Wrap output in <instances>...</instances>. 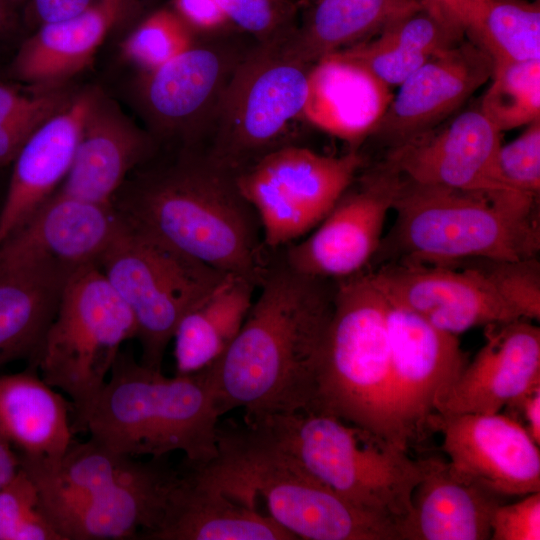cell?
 <instances>
[{
    "label": "cell",
    "instance_id": "cell-1",
    "mask_svg": "<svg viewBox=\"0 0 540 540\" xmlns=\"http://www.w3.org/2000/svg\"><path fill=\"white\" fill-rule=\"evenodd\" d=\"M327 282L284 260L269 266L234 341L202 370L222 415L241 408L252 421L310 410L333 310Z\"/></svg>",
    "mask_w": 540,
    "mask_h": 540
},
{
    "label": "cell",
    "instance_id": "cell-2",
    "mask_svg": "<svg viewBox=\"0 0 540 540\" xmlns=\"http://www.w3.org/2000/svg\"><path fill=\"white\" fill-rule=\"evenodd\" d=\"M113 206L128 226L217 271L257 286L268 271L258 218L235 175L194 147H184L172 162L130 176Z\"/></svg>",
    "mask_w": 540,
    "mask_h": 540
},
{
    "label": "cell",
    "instance_id": "cell-3",
    "mask_svg": "<svg viewBox=\"0 0 540 540\" xmlns=\"http://www.w3.org/2000/svg\"><path fill=\"white\" fill-rule=\"evenodd\" d=\"M221 416L202 371L168 377L121 350L82 432L137 458L180 451L187 465L199 467L217 456Z\"/></svg>",
    "mask_w": 540,
    "mask_h": 540
},
{
    "label": "cell",
    "instance_id": "cell-4",
    "mask_svg": "<svg viewBox=\"0 0 540 540\" xmlns=\"http://www.w3.org/2000/svg\"><path fill=\"white\" fill-rule=\"evenodd\" d=\"M537 198L512 189L461 190L401 176L392 206L393 238L404 262L455 265L535 257Z\"/></svg>",
    "mask_w": 540,
    "mask_h": 540
},
{
    "label": "cell",
    "instance_id": "cell-5",
    "mask_svg": "<svg viewBox=\"0 0 540 540\" xmlns=\"http://www.w3.org/2000/svg\"><path fill=\"white\" fill-rule=\"evenodd\" d=\"M226 492L255 504L296 539L398 540L397 525L338 496L253 425L218 426V453L197 467Z\"/></svg>",
    "mask_w": 540,
    "mask_h": 540
},
{
    "label": "cell",
    "instance_id": "cell-6",
    "mask_svg": "<svg viewBox=\"0 0 540 540\" xmlns=\"http://www.w3.org/2000/svg\"><path fill=\"white\" fill-rule=\"evenodd\" d=\"M245 422L352 505L394 522L397 528L409 514L421 469L408 451L337 417L314 411Z\"/></svg>",
    "mask_w": 540,
    "mask_h": 540
},
{
    "label": "cell",
    "instance_id": "cell-7",
    "mask_svg": "<svg viewBox=\"0 0 540 540\" xmlns=\"http://www.w3.org/2000/svg\"><path fill=\"white\" fill-rule=\"evenodd\" d=\"M308 411L337 417L403 449L391 412L387 301L370 272L336 281Z\"/></svg>",
    "mask_w": 540,
    "mask_h": 540
},
{
    "label": "cell",
    "instance_id": "cell-8",
    "mask_svg": "<svg viewBox=\"0 0 540 540\" xmlns=\"http://www.w3.org/2000/svg\"><path fill=\"white\" fill-rule=\"evenodd\" d=\"M295 30L250 47L233 72L212 118L204 153L213 164L235 176L268 153L288 145L290 125L303 119L314 64L298 50Z\"/></svg>",
    "mask_w": 540,
    "mask_h": 540
},
{
    "label": "cell",
    "instance_id": "cell-9",
    "mask_svg": "<svg viewBox=\"0 0 540 540\" xmlns=\"http://www.w3.org/2000/svg\"><path fill=\"white\" fill-rule=\"evenodd\" d=\"M136 334L132 312L98 265L69 277L35 366L46 383L69 397L74 434L82 432L122 345Z\"/></svg>",
    "mask_w": 540,
    "mask_h": 540
},
{
    "label": "cell",
    "instance_id": "cell-10",
    "mask_svg": "<svg viewBox=\"0 0 540 540\" xmlns=\"http://www.w3.org/2000/svg\"><path fill=\"white\" fill-rule=\"evenodd\" d=\"M98 267L132 312L140 362L154 369L182 314L227 275L126 223Z\"/></svg>",
    "mask_w": 540,
    "mask_h": 540
},
{
    "label": "cell",
    "instance_id": "cell-11",
    "mask_svg": "<svg viewBox=\"0 0 540 540\" xmlns=\"http://www.w3.org/2000/svg\"><path fill=\"white\" fill-rule=\"evenodd\" d=\"M363 163L355 149L328 156L288 144L238 173L235 180L258 218L264 245L277 249L315 228Z\"/></svg>",
    "mask_w": 540,
    "mask_h": 540
},
{
    "label": "cell",
    "instance_id": "cell-12",
    "mask_svg": "<svg viewBox=\"0 0 540 540\" xmlns=\"http://www.w3.org/2000/svg\"><path fill=\"white\" fill-rule=\"evenodd\" d=\"M386 301L391 412L399 444L408 451L428 429L437 398L469 360L457 335L434 327L387 298Z\"/></svg>",
    "mask_w": 540,
    "mask_h": 540
},
{
    "label": "cell",
    "instance_id": "cell-13",
    "mask_svg": "<svg viewBox=\"0 0 540 540\" xmlns=\"http://www.w3.org/2000/svg\"><path fill=\"white\" fill-rule=\"evenodd\" d=\"M249 49L195 42L166 64L142 71L137 96L154 135L179 140L184 147L206 137L222 94Z\"/></svg>",
    "mask_w": 540,
    "mask_h": 540
},
{
    "label": "cell",
    "instance_id": "cell-14",
    "mask_svg": "<svg viewBox=\"0 0 540 540\" xmlns=\"http://www.w3.org/2000/svg\"><path fill=\"white\" fill-rule=\"evenodd\" d=\"M401 175L384 164L341 196L305 239L290 244L284 261L298 273L335 281L364 271L382 242Z\"/></svg>",
    "mask_w": 540,
    "mask_h": 540
},
{
    "label": "cell",
    "instance_id": "cell-15",
    "mask_svg": "<svg viewBox=\"0 0 540 540\" xmlns=\"http://www.w3.org/2000/svg\"><path fill=\"white\" fill-rule=\"evenodd\" d=\"M124 226L113 204L55 192L0 243V277L38 269L72 275L98 265Z\"/></svg>",
    "mask_w": 540,
    "mask_h": 540
},
{
    "label": "cell",
    "instance_id": "cell-16",
    "mask_svg": "<svg viewBox=\"0 0 540 540\" xmlns=\"http://www.w3.org/2000/svg\"><path fill=\"white\" fill-rule=\"evenodd\" d=\"M428 429L460 477L501 498L540 491L539 446L507 414H433Z\"/></svg>",
    "mask_w": 540,
    "mask_h": 540
},
{
    "label": "cell",
    "instance_id": "cell-17",
    "mask_svg": "<svg viewBox=\"0 0 540 540\" xmlns=\"http://www.w3.org/2000/svg\"><path fill=\"white\" fill-rule=\"evenodd\" d=\"M501 145L502 132L478 107L391 148L385 163L421 184L471 191L515 190L499 169Z\"/></svg>",
    "mask_w": 540,
    "mask_h": 540
},
{
    "label": "cell",
    "instance_id": "cell-18",
    "mask_svg": "<svg viewBox=\"0 0 540 540\" xmlns=\"http://www.w3.org/2000/svg\"><path fill=\"white\" fill-rule=\"evenodd\" d=\"M370 273L387 299L447 333L519 319L469 264L456 268L401 261Z\"/></svg>",
    "mask_w": 540,
    "mask_h": 540
},
{
    "label": "cell",
    "instance_id": "cell-19",
    "mask_svg": "<svg viewBox=\"0 0 540 540\" xmlns=\"http://www.w3.org/2000/svg\"><path fill=\"white\" fill-rule=\"evenodd\" d=\"M493 61L464 38L427 59L400 85L372 136L391 148L442 124L492 75Z\"/></svg>",
    "mask_w": 540,
    "mask_h": 540
},
{
    "label": "cell",
    "instance_id": "cell-20",
    "mask_svg": "<svg viewBox=\"0 0 540 540\" xmlns=\"http://www.w3.org/2000/svg\"><path fill=\"white\" fill-rule=\"evenodd\" d=\"M540 386V329L526 319L484 326V343L435 402V413H498Z\"/></svg>",
    "mask_w": 540,
    "mask_h": 540
},
{
    "label": "cell",
    "instance_id": "cell-21",
    "mask_svg": "<svg viewBox=\"0 0 540 540\" xmlns=\"http://www.w3.org/2000/svg\"><path fill=\"white\" fill-rule=\"evenodd\" d=\"M180 478L178 471L150 484L96 494L37 486L62 540H146L160 527Z\"/></svg>",
    "mask_w": 540,
    "mask_h": 540
},
{
    "label": "cell",
    "instance_id": "cell-22",
    "mask_svg": "<svg viewBox=\"0 0 540 540\" xmlns=\"http://www.w3.org/2000/svg\"><path fill=\"white\" fill-rule=\"evenodd\" d=\"M155 148V138L97 89L82 124L71 168L56 192L113 204L132 171L147 162Z\"/></svg>",
    "mask_w": 540,
    "mask_h": 540
},
{
    "label": "cell",
    "instance_id": "cell-23",
    "mask_svg": "<svg viewBox=\"0 0 540 540\" xmlns=\"http://www.w3.org/2000/svg\"><path fill=\"white\" fill-rule=\"evenodd\" d=\"M96 91L91 88L73 95L38 127L17 154L0 209V243L39 209L66 178Z\"/></svg>",
    "mask_w": 540,
    "mask_h": 540
},
{
    "label": "cell",
    "instance_id": "cell-24",
    "mask_svg": "<svg viewBox=\"0 0 540 540\" xmlns=\"http://www.w3.org/2000/svg\"><path fill=\"white\" fill-rule=\"evenodd\" d=\"M72 403L37 367L0 375V433L27 471L55 470L74 440Z\"/></svg>",
    "mask_w": 540,
    "mask_h": 540
},
{
    "label": "cell",
    "instance_id": "cell-25",
    "mask_svg": "<svg viewBox=\"0 0 540 540\" xmlns=\"http://www.w3.org/2000/svg\"><path fill=\"white\" fill-rule=\"evenodd\" d=\"M421 476L399 540H490L491 519L501 497L457 475L446 459H418Z\"/></svg>",
    "mask_w": 540,
    "mask_h": 540
},
{
    "label": "cell",
    "instance_id": "cell-26",
    "mask_svg": "<svg viewBox=\"0 0 540 540\" xmlns=\"http://www.w3.org/2000/svg\"><path fill=\"white\" fill-rule=\"evenodd\" d=\"M268 514L188 465L160 527L146 540H293Z\"/></svg>",
    "mask_w": 540,
    "mask_h": 540
},
{
    "label": "cell",
    "instance_id": "cell-27",
    "mask_svg": "<svg viewBox=\"0 0 540 540\" xmlns=\"http://www.w3.org/2000/svg\"><path fill=\"white\" fill-rule=\"evenodd\" d=\"M393 95L361 65L339 53L311 68L303 119L351 146L372 136Z\"/></svg>",
    "mask_w": 540,
    "mask_h": 540
},
{
    "label": "cell",
    "instance_id": "cell-28",
    "mask_svg": "<svg viewBox=\"0 0 540 540\" xmlns=\"http://www.w3.org/2000/svg\"><path fill=\"white\" fill-rule=\"evenodd\" d=\"M129 13L121 0H98L76 16L40 24L14 56L12 76L30 85L62 84L91 63L107 33Z\"/></svg>",
    "mask_w": 540,
    "mask_h": 540
},
{
    "label": "cell",
    "instance_id": "cell-29",
    "mask_svg": "<svg viewBox=\"0 0 540 540\" xmlns=\"http://www.w3.org/2000/svg\"><path fill=\"white\" fill-rule=\"evenodd\" d=\"M465 38L460 25L441 7L420 0L373 38L340 55L368 70L387 86H399L432 55Z\"/></svg>",
    "mask_w": 540,
    "mask_h": 540
},
{
    "label": "cell",
    "instance_id": "cell-30",
    "mask_svg": "<svg viewBox=\"0 0 540 540\" xmlns=\"http://www.w3.org/2000/svg\"><path fill=\"white\" fill-rule=\"evenodd\" d=\"M256 286L227 274L182 314L172 337L176 374L200 372L222 357L246 319Z\"/></svg>",
    "mask_w": 540,
    "mask_h": 540
},
{
    "label": "cell",
    "instance_id": "cell-31",
    "mask_svg": "<svg viewBox=\"0 0 540 540\" xmlns=\"http://www.w3.org/2000/svg\"><path fill=\"white\" fill-rule=\"evenodd\" d=\"M70 276L39 269L0 277V368L17 360L35 366Z\"/></svg>",
    "mask_w": 540,
    "mask_h": 540
},
{
    "label": "cell",
    "instance_id": "cell-32",
    "mask_svg": "<svg viewBox=\"0 0 540 540\" xmlns=\"http://www.w3.org/2000/svg\"><path fill=\"white\" fill-rule=\"evenodd\" d=\"M420 0H312L294 32L302 56L321 58L365 42L417 5Z\"/></svg>",
    "mask_w": 540,
    "mask_h": 540
},
{
    "label": "cell",
    "instance_id": "cell-33",
    "mask_svg": "<svg viewBox=\"0 0 540 540\" xmlns=\"http://www.w3.org/2000/svg\"><path fill=\"white\" fill-rule=\"evenodd\" d=\"M451 15L493 65L540 59L539 2L459 0Z\"/></svg>",
    "mask_w": 540,
    "mask_h": 540
},
{
    "label": "cell",
    "instance_id": "cell-34",
    "mask_svg": "<svg viewBox=\"0 0 540 540\" xmlns=\"http://www.w3.org/2000/svg\"><path fill=\"white\" fill-rule=\"evenodd\" d=\"M479 109L501 132L540 118V59L493 65Z\"/></svg>",
    "mask_w": 540,
    "mask_h": 540
},
{
    "label": "cell",
    "instance_id": "cell-35",
    "mask_svg": "<svg viewBox=\"0 0 540 540\" xmlns=\"http://www.w3.org/2000/svg\"><path fill=\"white\" fill-rule=\"evenodd\" d=\"M194 32L173 9L147 16L124 40L122 53L141 71L154 70L195 44Z\"/></svg>",
    "mask_w": 540,
    "mask_h": 540
},
{
    "label": "cell",
    "instance_id": "cell-36",
    "mask_svg": "<svg viewBox=\"0 0 540 540\" xmlns=\"http://www.w3.org/2000/svg\"><path fill=\"white\" fill-rule=\"evenodd\" d=\"M0 540H62L43 509L36 483L22 467L0 489Z\"/></svg>",
    "mask_w": 540,
    "mask_h": 540
},
{
    "label": "cell",
    "instance_id": "cell-37",
    "mask_svg": "<svg viewBox=\"0 0 540 540\" xmlns=\"http://www.w3.org/2000/svg\"><path fill=\"white\" fill-rule=\"evenodd\" d=\"M519 319H540V264L535 257L471 260ZM470 265V264H469Z\"/></svg>",
    "mask_w": 540,
    "mask_h": 540
},
{
    "label": "cell",
    "instance_id": "cell-38",
    "mask_svg": "<svg viewBox=\"0 0 540 540\" xmlns=\"http://www.w3.org/2000/svg\"><path fill=\"white\" fill-rule=\"evenodd\" d=\"M228 23L252 36L257 43L292 33L297 4L293 0H217Z\"/></svg>",
    "mask_w": 540,
    "mask_h": 540
},
{
    "label": "cell",
    "instance_id": "cell-39",
    "mask_svg": "<svg viewBox=\"0 0 540 540\" xmlns=\"http://www.w3.org/2000/svg\"><path fill=\"white\" fill-rule=\"evenodd\" d=\"M501 175L513 189L538 197L540 191V118L498 154Z\"/></svg>",
    "mask_w": 540,
    "mask_h": 540
},
{
    "label": "cell",
    "instance_id": "cell-40",
    "mask_svg": "<svg viewBox=\"0 0 540 540\" xmlns=\"http://www.w3.org/2000/svg\"><path fill=\"white\" fill-rule=\"evenodd\" d=\"M540 491L512 504L500 503L491 519L490 540H539Z\"/></svg>",
    "mask_w": 540,
    "mask_h": 540
},
{
    "label": "cell",
    "instance_id": "cell-41",
    "mask_svg": "<svg viewBox=\"0 0 540 540\" xmlns=\"http://www.w3.org/2000/svg\"><path fill=\"white\" fill-rule=\"evenodd\" d=\"M60 85L0 82V137L15 119L42 102Z\"/></svg>",
    "mask_w": 540,
    "mask_h": 540
},
{
    "label": "cell",
    "instance_id": "cell-42",
    "mask_svg": "<svg viewBox=\"0 0 540 540\" xmlns=\"http://www.w3.org/2000/svg\"><path fill=\"white\" fill-rule=\"evenodd\" d=\"M177 15L195 33H216L228 23L217 0H174Z\"/></svg>",
    "mask_w": 540,
    "mask_h": 540
},
{
    "label": "cell",
    "instance_id": "cell-43",
    "mask_svg": "<svg viewBox=\"0 0 540 540\" xmlns=\"http://www.w3.org/2000/svg\"><path fill=\"white\" fill-rule=\"evenodd\" d=\"M508 416H520V423L532 440L540 446V386L524 393L509 403Z\"/></svg>",
    "mask_w": 540,
    "mask_h": 540
},
{
    "label": "cell",
    "instance_id": "cell-44",
    "mask_svg": "<svg viewBox=\"0 0 540 540\" xmlns=\"http://www.w3.org/2000/svg\"><path fill=\"white\" fill-rule=\"evenodd\" d=\"M98 0H29L34 17L40 24L76 16Z\"/></svg>",
    "mask_w": 540,
    "mask_h": 540
},
{
    "label": "cell",
    "instance_id": "cell-45",
    "mask_svg": "<svg viewBox=\"0 0 540 540\" xmlns=\"http://www.w3.org/2000/svg\"><path fill=\"white\" fill-rule=\"evenodd\" d=\"M24 0H0V43L10 39L20 25V11Z\"/></svg>",
    "mask_w": 540,
    "mask_h": 540
},
{
    "label": "cell",
    "instance_id": "cell-46",
    "mask_svg": "<svg viewBox=\"0 0 540 540\" xmlns=\"http://www.w3.org/2000/svg\"><path fill=\"white\" fill-rule=\"evenodd\" d=\"M20 467L18 452L0 433V489L16 475Z\"/></svg>",
    "mask_w": 540,
    "mask_h": 540
},
{
    "label": "cell",
    "instance_id": "cell-47",
    "mask_svg": "<svg viewBox=\"0 0 540 540\" xmlns=\"http://www.w3.org/2000/svg\"><path fill=\"white\" fill-rule=\"evenodd\" d=\"M425 1H428L430 3H433L439 7H441L442 9H444L448 14L451 15V10L452 8L456 5V3L459 1V0H425ZM452 16V15H451ZM456 21V20H455Z\"/></svg>",
    "mask_w": 540,
    "mask_h": 540
},
{
    "label": "cell",
    "instance_id": "cell-48",
    "mask_svg": "<svg viewBox=\"0 0 540 540\" xmlns=\"http://www.w3.org/2000/svg\"><path fill=\"white\" fill-rule=\"evenodd\" d=\"M121 1L129 8L130 11L132 10L133 6L136 3V0H121Z\"/></svg>",
    "mask_w": 540,
    "mask_h": 540
}]
</instances>
